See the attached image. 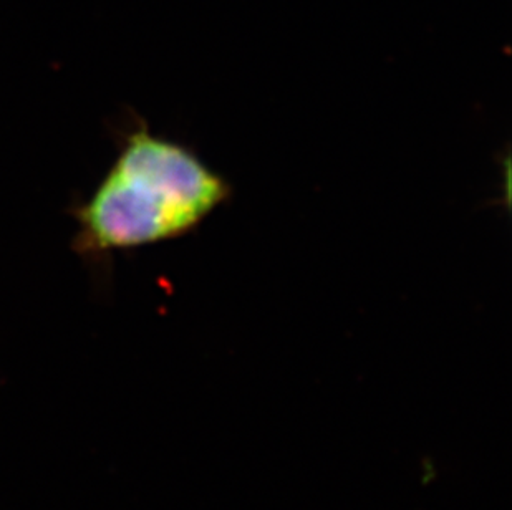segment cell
Wrapping results in <instances>:
<instances>
[{
  "label": "cell",
  "mask_w": 512,
  "mask_h": 510,
  "mask_svg": "<svg viewBox=\"0 0 512 510\" xmlns=\"http://www.w3.org/2000/svg\"><path fill=\"white\" fill-rule=\"evenodd\" d=\"M218 173L179 143L138 128L75 209V251L102 255L184 236L228 199Z\"/></svg>",
  "instance_id": "cell-1"
}]
</instances>
